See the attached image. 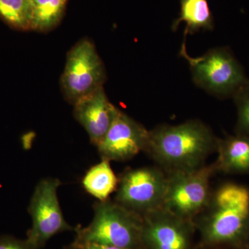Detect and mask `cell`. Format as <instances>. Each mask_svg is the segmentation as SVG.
Here are the masks:
<instances>
[{"mask_svg": "<svg viewBox=\"0 0 249 249\" xmlns=\"http://www.w3.org/2000/svg\"><path fill=\"white\" fill-rule=\"evenodd\" d=\"M167 175L155 167L126 170L119 178L116 203L141 216L163 208Z\"/></svg>", "mask_w": 249, "mask_h": 249, "instance_id": "cell-8", "label": "cell"}, {"mask_svg": "<svg viewBox=\"0 0 249 249\" xmlns=\"http://www.w3.org/2000/svg\"><path fill=\"white\" fill-rule=\"evenodd\" d=\"M80 249H130L120 248V247H114V246L99 245V244H90L85 245Z\"/></svg>", "mask_w": 249, "mask_h": 249, "instance_id": "cell-19", "label": "cell"}, {"mask_svg": "<svg viewBox=\"0 0 249 249\" xmlns=\"http://www.w3.org/2000/svg\"><path fill=\"white\" fill-rule=\"evenodd\" d=\"M106 67L96 46L89 39L78 41L67 53L60 85L65 99L74 105L81 98L103 88Z\"/></svg>", "mask_w": 249, "mask_h": 249, "instance_id": "cell-6", "label": "cell"}, {"mask_svg": "<svg viewBox=\"0 0 249 249\" xmlns=\"http://www.w3.org/2000/svg\"><path fill=\"white\" fill-rule=\"evenodd\" d=\"M0 18L18 30H31L30 0H0Z\"/></svg>", "mask_w": 249, "mask_h": 249, "instance_id": "cell-16", "label": "cell"}, {"mask_svg": "<svg viewBox=\"0 0 249 249\" xmlns=\"http://www.w3.org/2000/svg\"><path fill=\"white\" fill-rule=\"evenodd\" d=\"M200 214L199 227L206 243L240 245L249 235V188L224 183L211 194Z\"/></svg>", "mask_w": 249, "mask_h": 249, "instance_id": "cell-2", "label": "cell"}, {"mask_svg": "<svg viewBox=\"0 0 249 249\" xmlns=\"http://www.w3.org/2000/svg\"><path fill=\"white\" fill-rule=\"evenodd\" d=\"M67 0H30L31 30L47 32L61 20Z\"/></svg>", "mask_w": 249, "mask_h": 249, "instance_id": "cell-15", "label": "cell"}, {"mask_svg": "<svg viewBox=\"0 0 249 249\" xmlns=\"http://www.w3.org/2000/svg\"><path fill=\"white\" fill-rule=\"evenodd\" d=\"M232 98L237 112L236 134L249 137V79L234 93Z\"/></svg>", "mask_w": 249, "mask_h": 249, "instance_id": "cell-17", "label": "cell"}, {"mask_svg": "<svg viewBox=\"0 0 249 249\" xmlns=\"http://www.w3.org/2000/svg\"><path fill=\"white\" fill-rule=\"evenodd\" d=\"M142 216L107 199L93 206L89 225L76 227V237L67 249H80L90 244L140 249L142 246Z\"/></svg>", "mask_w": 249, "mask_h": 249, "instance_id": "cell-3", "label": "cell"}, {"mask_svg": "<svg viewBox=\"0 0 249 249\" xmlns=\"http://www.w3.org/2000/svg\"><path fill=\"white\" fill-rule=\"evenodd\" d=\"M181 22L186 24L181 46H186L187 36L193 35L201 30H213V17L207 0H181L180 16L172 25L173 31L178 30Z\"/></svg>", "mask_w": 249, "mask_h": 249, "instance_id": "cell-13", "label": "cell"}, {"mask_svg": "<svg viewBox=\"0 0 249 249\" xmlns=\"http://www.w3.org/2000/svg\"><path fill=\"white\" fill-rule=\"evenodd\" d=\"M61 185L56 178L41 180L34 189L29 203L31 227L27 240L35 248H43L54 236L65 231H75L76 227L69 224L64 217L58 197Z\"/></svg>", "mask_w": 249, "mask_h": 249, "instance_id": "cell-7", "label": "cell"}, {"mask_svg": "<svg viewBox=\"0 0 249 249\" xmlns=\"http://www.w3.org/2000/svg\"><path fill=\"white\" fill-rule=\"evenodd\" d=\"M214 163L216 171L227 174L249 173V137L240 134L218 139Z\"/></svg>", "mask_w": 249, "mask_h": 249, "instance_id": "cell-12", "label": "cell"}, {"mask_svg": "<svg viewBox=\"0 0 249 249\" xmlns=\"http://www.w3.org/2000/svg\"><path fill=\"white\" fill-rule=\"evenodd\" d=\"M82 184L87 193L99 201H106L117 189L119 178L111 168L110 161L102 160L87 172Z\"/></svg>", "mask_w": 249, "mask_h": 249, "instance_id": "cell-14", "label": "cell"}, {"mask_svg": "<svg viewBox=\"0 0 249 249\" xmlns=\"http://www.w3.org/2000/svg\"><path fill=\"white\" fill-rule=\"evenodd\" d=\"M179 55L189 63L194 83L218 97H232L248 80L243 67L227 47L212 49L193 58L187 52L186 47H181Z\"/></svg>", "mask_w": 249, "mask_h": 249, "instance_id": "cell-4", "label": "cell"}, {"mask_svg": "<svg viewBox=\"0 0 249 249\" xmlns=\"http://www.w3.org/2000/svg\"><path fill=\"white\" fill-rule=\"evenodd\" d=\"M214 172L213 163L196 169L167 173L163 209L178 217L193 221L209 203L210 181Z\"/></svg>", "mask_w": 249, "mask_h": 249, "instance_id": "cell-5", "label": "cell"}, {"mask_svg": "<svg viewBox=\"0 0 249 249\" xmlns=\"http://www.w3.org/2000/svg\"><path fill=\"white\" fill-rule=\"evenodd\" d=\"M149 131L130 116L117 109L115 117L98 145L101 160L124 161L145 151Z\"/></svg>", "mask_w": 249, "mask_h": 249, "instance_id": "cell-9", "label": "cell"}, {"mask_svg": "<svg viewBox=\"0 0 249 249\" xmlns=\"http://www.w3.org/2000/svg\"><path fill=\"white\" fill-rule=\"evenodd\" d=\"M142 245L149 249H188L191 220L160 208L142 216Z\"/></svg>", "mask_w": 249, "mask_h": 249, "instance_id": "cell-10", "label": "cell"}, {"mask_svg": "<svg viewBox=\"0 0 249 249\" xmlns=\"http://www.w3.org/2000/svg\"><path fill=\"white\" fill-rule=\"evenodd\" d=\"M217 138L199 120L170 125L164 124L149 131L147 152L167 171L196 169L216 150Z\"/></svg>", "mask_w": 249, "mask_h": 249, "instance_id": "cell-1", "label": "cell"}, {"mask_svg": "<svg viewBox=\"0 0 249 249\" xmlns=\"http://www.w3.org/2000/svg\"><path fill=\"white\" fill-rule=\"evenodd\" d=\"M73 107L75 119L84 127L91 143L98 146L109 130L118 108L109 101L104 88L81 98Z\"/></svg>", "mask_w": 249, "mask_h": 249, "instance_id": "cell-11", "label": "cell"}, {"mask_svg": "<svg viewBox=\"0 0 249 249\" xmlns=\"http://www.w3.org/2000/svg\"><path fill=\"white\" fill-rule=\"evenodd\" d=\"M0 249H37L27 240H21L14 236H0Z\"/></svg>", "mask_w": 249, "mask_h": 249, "instance_id": "cell-18", "label": "cell"}]
</instances>
